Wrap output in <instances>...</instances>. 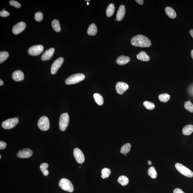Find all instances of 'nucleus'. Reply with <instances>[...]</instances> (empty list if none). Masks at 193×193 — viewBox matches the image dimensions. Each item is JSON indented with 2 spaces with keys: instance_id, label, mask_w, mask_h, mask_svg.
Returning <instances> with one entry per match:
<instances>
[{
  "instance_id": "obj_12",
  "label": "nucleus",
  "mask_w": 193,
  "mask_h": 193,
  "mask_svg": "<svg viewBox=\"0 0 193 193\" xmlns=\"http://www.w3.org/2000/svg\"><path fill=\"white\" fill-rule=\"evenodd\" d=\"M128 88V85L123 82H118L115 86V89L117 93L119 94H123Z\"/></svg>"
},
{
  "instance_id": "obj_41",
  "label": "nucleus",
  "mask_w": 193,
  "mask_h": 193,
  "mask_svg": "<svg viewBox=\"0 0 193 193\" xmlns=\"http://www.w3.org/2000/svg\"><path fill=\"white\" fill-rule=\"evenodd\" d=\"M3 84V80H0V86H1Z\"/></svg>"
},
{
  "instance_id": "obj_25",
  "label": "nucleus",
  "mask_w": 193,
  "mask_h": 193,
  "mask_svg": "<svg viewBox=\"0 0 193 193\" xmlns=\"http://www.w3.org/2000/svg\"><path fill=\"white\" fill-rule=\"evenodd\" d=\"M48 167V165L47 163H44L41 164L40 168L44 176H47L49 174V171L47 169Z\"/></svg>"
},
{
  "instance_id": "obj_23",
  "label": "nucleus",
  "mask_w": 193,
  "mask_h": 193,
  "mask_svg": "<svg viewBox=\"0 0 193 193\" xmlns=\"http://www.w3.org/2000/svg\"><path fill=\"white\" fill-rule=\"evenodd\" d=\"M93 97L95 101L98 105L99 106H101L103 104L104 101L103 99L102 96L99 93H94L93 95Z\"/></svg>"
},
{
  "instance_id": "obj_26",
  "label": "nucleus",
  "mask_w": 193,
  "mask_h": 193,
  "mask_svg": "<svg viewBox=\"0 0 193 193\" xmlns=\"http://www.w3.org/2000/svg\"><path fill=\"white\" fill-rule=\"evenodd\" d=\"M118 182L122 186H125L128 185L129 183V179L126 176H121L118 178Z\"/></svg>"
},
{
  "instance_id": "obj_13",
  "label": "nucleus",
  "mask_w": 193,
  "mask_h": 193,
  "mask_svg": "<svg viewBox=\"0 0 193 193\" xmlns=\"http://www.w3.org/2000/svg\"><path fill=\"white\" fill-rule=\"evenodd\" d=\"M26 24L23 22H20L16 24L13 27L12 32L14 34L17 35L21 33L25 29Z\"/></svg>"
},
{
  "instance_id": "obj_4",
  "label": "nucleus",
  "mask_w": 193,
  "mask_h": 193,
  "mask_svg": "<svg viewBox=\"0 0 193 193\" xmlns=\"http://www.w3.org/2000/svg\"><path fill=\"white\" fill-rule=\"evenodd\" d=\"M175 167L177 170L181 174L189 178L193 177V172L182 164L177 163L175 165Z\"/></svg>"
},
{
  "instance_id": "obj_21",
  "label": "nucleus",
  "mask_w": 193,
  "mask_h": 193,
  "mask_svg": "<svg viewBox=\"0 0 193 193\" xmlns=\"http://www.w3.org/2000/svg\"><path fill=\"white\" fill-rule=\"evenodd\" d=\"M193 132V126L188 125L186 126L182 130L183 134L184 135H190Z\"/></svg>"
},
{
  "instance_id": "obj_8",
  "label": "nucleus",
  "mask_w": 193,
  "mask_h": 193,
  "mask_svg": "<svg viewBox=\"0 0 193 193\" xmlns=\"http://www.w3.org/2000/svg\"><path fill=\"white\" fill-rule=\"evenodd\" d=\"M43 50V46L42 45H35L29 48L28 53L32 56H37L41 53Z\"/></svg>"
},
{
  "instance_id": "obj_32",
  "label": "nucleus",
  "mask_w": 193,
  "mask_h": 193,
  "mask_svg": "<svg viewBox=\"0 0 193 193\" xmlns=\"http://www.w3.org/2000/svg\"><path fill=\"white\" fill-rule=\"evenodd\" d=\"M184 107L187 111L193 113V104L190 101L185 102Z\"/></svg>"
},
{
  "instance_id": "obj_36",
  "label": "nucleus",
  "mask_w": 193,
  "mask_h": 193,
  "mask_svg": "<svg viewBox=\"0 0 193 193\" xmlns=\"http://www.w3.org/2000/svg\"><path fill=\"white\" fill-rule=\"evenodd\" d=\"M9 15L10 13H9L6 11H4V10H2V11H1V12H0V16L1 17H7Z\"/></svg>"
},
{
  "instance_id": "obj_31",
  "label": "nucleus",
  "mask_w": 193,
  "mask_h": 193,
  "mask_svg": "<svg viewBox=\"0 0 193 193\" xmlns=\"http://www.w3.org/2000/svg\"><path fill=\"white\" fill-rule=\"evenodd\" d=\"M9 57L8 53L6 51H1L0 52V63L4 62Z\"/></svg>"
},
{
  "instance_id": "obj_11",
  "label": "nucleus",
  "mask_w": 193,
  "mask_h": 193,
  "mask_svg": "<svg viewBox=\"0 0 193 193\" xmlns=\"http://www.w3.org/2000/svg\"><path fill=\"white\" fill-rule=\"evenodd\" d=\"M74 155L76 161L80 164L83 163L85 161L83 153L79 148H75L74 151Z\"/></svg>"
},
{
  "instance_id": "obj_20",
  "label": "nucleus",
  "mask_w": 193,
  "mask_h": 193,
  "mask_svg": "<svg viewBox=\"0 0 193 193\" xmlns=\"http://www.w3.org/2000/svg\"><path fill=\"white\" fill-rule=\"evenodd\" d=\"M137 59L143 61H148L150 60V57L144 51H141L137 55Z\"/></svg>"
},
{
  "instance_id": "obj_9",
  "label": "nucleus",
  "mask_w": 193,
  "mask_h": 193,
  "mask_svg": "<svg viewBox=\"0 0 193 193\" xmlns=\"http://www.w3.org/2000/svg\"><path fill=\"white\" fill-rule=\"evenodd\" d=\"M64 62V59L62 57L58 58L52 64L51 68V73L52 74H55L59 69Z\"/></svg>"
},
{
  "instance_id": "obj_6",
  "label": "nucleus",
  "mask_w": 193,
  "mask_h": 193,
  "mask_svg": "<svg viewBox=\"0 0 193 193\" xmlns=\"http://www.w3.org/2000/svg\"><path fill=\"white\" fill-rule=\"evenodd\" d=\"M38 126L42 131H45L49 130L50 127L49 121L47 117L43 116L40 117L38 122Z\"/></svg>"
},
{
  "instance_id": "obj_5",
  "label": "nucleus",
  "mask_w": 193,
  "mask_h": 193,
  "mask_svg": "<svg viewBox=\"0 0 193 193\" xmlns=\"http://www.w3.org/2000/svg\"><path fill=\"white\" fill-rule=\"evenodd\" d=\"M69 115L68 113H63L61 115L59 121V127L61 131H65L69 122Z\"/></svg>"
},
{
  "instance_id": "obj_28",
  "label": "nucleus",
  "mask_w": 193,
  "mask_h": 193,
  "mask_svg": "<svg viewBox=\"0 0 193 193\" xmlns=\"http://www.w3.org/2000/svg\"><path fill=\"white\" fill-rule=\"evenodd\" d=\"M148 176H150L152 178L155 179L157 177V173L154 167L152 166L149 168L148 172Z\"/></svg>"
},
{
  "instance_id": "obj_46",
  "label": "nucleus",
  "mask_w": 193,
  "mask_h": 193,
  "mask_svg": "<svg viewBox=\"0 0 193 193\" xmlns=\"http://www.w3.org/2000/svg\"><path fill=\"white\" fill-rule=\"evenodd\" d=\"M1 156L0 155V159H1Z\"/></svg>"
},
{
  "instance_id": "obj_14",
  "label": "nucleus",
  "mask_w": 193,
  "mask_h": 193,
  "mask_svg": "<svg viewBox=\"0 0 193 193\" xmlns=\"http://www.w3.org/2000/svg\"><path fill=\"white\" fill-rule=\"evenodd\" d=\"M55 49L53 48H51L47 50L43 54L41 57V59L43 61L48 60L52 58Z\"/></svg>"
},
{
  "instance_id": "obj_34",
  "label": "nucleus",
  "mask_w": 193,
  "mask_h": 193,
  "mask_svg": "<svg viewBox=\"0 0 193 193\" xmlns=\"http://www.w3.org/2000/svg\"><path fill=\"white\" fill-rule=\"evenodd\" d=\"M43 18V14L41 12H36L35 13L34 18L35 20L37 22H40L42 21Z\"/></svg>"
},
{
  "instance_id": "obj_17",
  "label": "nucleus",
  "mask_w": 193,
  "mask_h": 193,
  "mask_svg": "<svg viewBox=\"0 0 193 193\" xmlns=\"http://www.w3.org/2000/svg\"><path fill=\"white\" fill-rule=\"evenodd\" d=\"M130 61L129 57L122 55L118 57L116 60L117 63L119 65H123L128 63Z\"/></svg>"
},
{
  "instance_id": "obj_39",
  "label": "nucleus",
  "mask_w": 193,
  "mask_h": 193,
  "mask_svg": "<svg viewBox=\"0 0 193 193\" xmlns=\"http://www.w3.org/2000/svg\"><path fill=\"white\" fill-rule=\"evenodd\" d=\"M136 1L141 5H143L144 3V1L143 0H136Z\"/></svg>"
},
{
  "instance_id": "obj_24",
  "label": "nucleus",
  "mask_w": 193,
  "mask_h": 193,
  "mask_svg": "<svg viewBox=\"0 0 193 193\" xmlns=\"http://www.w3.org/2000/svg\"><path fill=\"white\" fill-rule=\"evenodd\" d=\"M53 28L55 31L59 32L61 31V28L59 22L58 20H54L52 22Z\"/></svg>"
},
{
  "instance_id": "obj_33",
  "label": "nucleus",
  "mask_w": 193,
  "mask_h": 193,
  "mask_svg": "<svg viewBox=\"0 0 193 193\" xmlns=\"http://www.w3.org/2000/svg\"><path fill=\"white\" fill-rule=\"evenodd\" d=\"M143 105L146 109L150 110H153L155 107L154 103L148 101H144L143 103Z\"/></svg>"
},
{
  "instance_id": "obj_16",
  "label": "nucleus",
  "mask_w": 193,
  "mask_h": 193,
  "mask_svg": "<svg viewBox=\"0 0 193 193\" xmlns=\"http://www.w3.org/2000/svg\"><path fill=\"white\" fill-rule=\"evenodd\" d=\"M13 79L16 81L20 82L24 80V75L22 72L20 70L14 71L12 74Z\"/></svg>"
},
{
  "instance_id": "obj_30",
  "label": "nucleus",
  "mask_w": 193,
  "mask_h": 193,
  "mask_svg": "<svg viewBox=\"0 0 193 193\" xmlns=\"http://www.w3.org/2000/svg\"><path fill=\"white\" fill-rule=\"evenodd\" d=\"M170 96L167 93L159 95V99L161 102H166L168 101L170 99Z\"/></svg>"
},
{
  "instance_id": "obj_47",
  "label": "nucleus",
  "mask_w": 193,
  "mask_h": 193,
  "mask_svg": "<svg viewBox=\"0 0 193 193\" xmlns=\"http://www.w3.org/2000/svg\"><path fill=\"white\" fill-rule=\"evenodd\" d=\"M125 156H126V154H125Z\"/></svg>"
},
{
  "instance_id": "obj_44",
  "label": "nucleus",
  "mask_w": 193,
  "mask_h": 193,
  "mask_svg": "<svg viewBox=\"0 0 193 193\" xmlns=\"http://www.w3.org/2000/svg\"><path fill=\"white\" fill-rule=\"evenodd\" d=\"M85 1H90V0H85Z\"/></svg>"
},
{
  "instance_id": "obj_37",
  "label": "nucleus",
  "mask_w": 193,
  "mask_h": 193,
  "mask_svg": "<svg viewBox=\"0 0 193 193\" xmlns=\"http://www.w3.org/2000/svg\"><path fill=\"white\" fill-rule=\"evenodd\" d=\"M7 144L6 143L2 141H0V149L1 150H3L6 147Z\"/></svg>"
},
{
  "instance_id": "obj_3",
  "label": "nucleus",
  "mask_w": 193,
  "mask_h": 193,
  "mask_svg": "<svg viewBox=\"0 0 193 193\" xmlns=\"http://www.w3.org/2000/svg\"><path fill=\"white\" fill-rule=\"evenodd\" d=\"M59 186L61 189L64 191L72 192L74 191V186L71 181L66 178L61 179L59 182Z\"/></svg>"
},
{
  "instance_id": "obj_18",
  "label": "nucleus",
  "mask_w": 193,
  "mask_h": 193,
  "mask_svg": "<svg viewBox=\"0 0 193 193\" xmlns=\"http://www.w3.org/2000/svg\"><path fill=\"white\" fill-rule=\"evenodd\" d=\"M165 11L167 15L170 18L174 19L176 17V11L171 7H166Z\"/></svg>"
},
{
  "instance_id": "obj_38",
  "label": "nucleus",
  "mask_w": 193,
  "mask_h": 193,
  "mask_svg": "<svg viewBox=\"0 0 193 193\" xmlns=\"http://www.w3.org/2000/svg\"><path fill=\"white\" fill-rule=\"evenodd\" d=\"M173 193H185L183 191L178 188H176L173 191Z\"/></svg>"
},
{
  "instance_id": "obj_7",
  "label": "nucleus",
  "mask_w": 193,
  "mask_h": 193,
  "mask_svg": "<svg viewBox=\"0 0 193 193\" xmlns=\"http://www.w3.org/2000/svg\"><path fill=\"white\" fill-rule=\"evenodd\" d=\"M19 122L18 118H9L6 120L2 123V127L5 129H10L14 128Z\"/></svg>"
},
{
  "instance_id": "obj_43",
  "label": "nucleus",
  "mask_w": 193,
  "mask_h": 193,
  "mask_svg": "<svg viewBox=\"0 0 193 193\" xmlns=\"http://www.w3.org/2000/svg\"><path fill=\"white\" fill-rule=\"evenodd\" d=\"M148 164L149 165H151L152 164V162L151 161H148Z\"/></svg>"
},
{
  "instance_id": "obj_10",
  "label": "nucleus",
  "mask_w": 193,
  "mask_h": 193,
  "mask_svg": "<svg viewBox=\"0 0 193 193\" xmlns=\"http://www.w3.org/2000/svg\"><path fill=\"white\" fill-rule=\"evenodd\" d=\"M33 155V151L30 149L24 148L20 150L17 153V156L19 158H28Z\"/></svg>"
},
{
  "instance_id": "obj_27",
  "label": "nucleus",
  "mask_w": 193,
  "mask_h": 193,
  "mask_svg": "<svg viewBox=\"0 0 193 193\" xmlns=\"http://www.w3.org/2000/svg\"><path fill=\"white\" fill-rule=\"evenodd\" d=\"M131 148V144L129 143L124 144L121 149V153L123 154H126L130 152Z\"/></svg>"
},
{
  "instance_id": "obj_19",
  "label": "nucleus",
  "mask_w": 193,
  "mask_h": 193,
  "mask_svg": "<svg viewBox=\"0 0 193 193\" xmlns=\"http://www.w3.org/2000/svg\"><path fill=\"white\" fill-rule=\"evenodd\" d=\"M97 32V27L95 24L92 23L89 26L88 29L87 33L90 36H94L95 35Z\"/></svg>"
},
{
  "instance_id": "obj_15",
  "label": "nucleus",
  "mask_w": 193,
  "mask_h": 193,
  "mask_svg": "<svg viewBox=\"0 0 193 193\" xmlns=\"http://www.w3.org/2000/svg\"><path fill=\"white\" fill-rule=\"evenodd\" d=\"M125 5H122L119 7L116 15V20L118 21H120L125 17L126 9Z\"/></svg>"
},
{
  "instance_id": "obj_1",
  "label": "nucleus",
  "mask_w": 193,
  "mask_h": 193,
  "mask_svg": "<svg viewBox=\"0 0 193 193\" xmlns=\"http://www.w3.org/2000/svg\"><path fill=\"white\" fill-rule=\"evenodd\" d=\"M131 44L133 46L140 47H148L151 45L150 39L142 35L134 36L131 40Z\"/></svg>"
},
{
  "instance_id": "obj_45",
  "label": "nucleus",
  "mask_w": 193,
  "mask_h": 193,
  "mask_svg": "<svg viewBox=\"0 0 193 193\" xmlns=\"http://www.w3.org/2000/svg\"><path fill=\"white\" fill-rule=\"evenodd\" d=\"M87 5H89V3H88V2H87Z\"/></svg>"
},
{
  "instance_id": "obj_42",
  "label": "nucleus",
  "mask_w": 193,
  "mask_h": 193,
  "mask_svg": "<svg viewBox=\"0 0 193 193\" xmlns=\"http://www.w3.org/2000/svg\"><path fill=\"white\" fill-rule=\"evenodd\" d=\"M191 55L193 59V49L191 51Z\"/></svg>"
},
{
  "instance_id": "obj_22",
  "label": "nucleus",
  "mask_w": 193,
  "mask_h": 193,
  "mask_svg": "<svg viewBox=\"0 0 193 193\" xmlns=\"http://www.w3.org/2000/svg\"><path fill=\"white\" fill-rule=\"evenodd\" d=\"M115 8L113 4H110L108 6L106 11V13L107 17H111L115 12Z\"/></svg>"
},
{
  "instance_id": "obj_35",
  "label": "nucleus",
  "mask_w": 193,
  "mask_h": 193,
  "mask_svg": "<svg viewBox=\"0 0 193 193\" xmlns=\"http://www.w3.org/2000/svg\"><path fill=\"white\" fill-rule=\"evenodd\" d=\"M9 4L10 5L13 6L17 8H20L21 6V4L17 1H9Z\"/></svg>"
},
{
  "instance_id": "obj_29",
  "label": "nucleus",
  "mask_w": 193,
  "mask_h": 193,
  "mask_svg": "<svg viewBox=\"0 0 193 193\" xmlns=\"http://www.w3.org/2000/svg\"><path fill=\"white\" fill-rule=\"evenodd\" d=\"M111 173V171L108 168H105L101 171V177L103 179L109 177Z\"/></svg>"
},
{
  "instance_id": "obj_40",
  "label": "nucleus",
  "mask_w": 193,
  "mask_h": 193,
  "mask_svg": "<svg viewBox=\"0 0 193 193\" xmlns=\"http://www.w3.org/2000/svg\"><path fill=\"white\" fill-rule=\"evenodd\" d=\"M190 33L193 38V30H190Z\"/></svg>"
},
{
  "instance_id": "obj_2",
  "label": "nucleus",
  "mask_w": 193,
  "mask_h": 193,
  "mask_svg": "<svg viewBox=\"0 0 193 193\" xmlns=\"http://www.w3.org/2000/svg\"><path fill=\"white\" fill-rule=\"evenodd\" d=\"M85 76L84 74H77L70 76L65 80V83L67 85L76 84L84 80Z\"/></svg>"
}]
</instances>
